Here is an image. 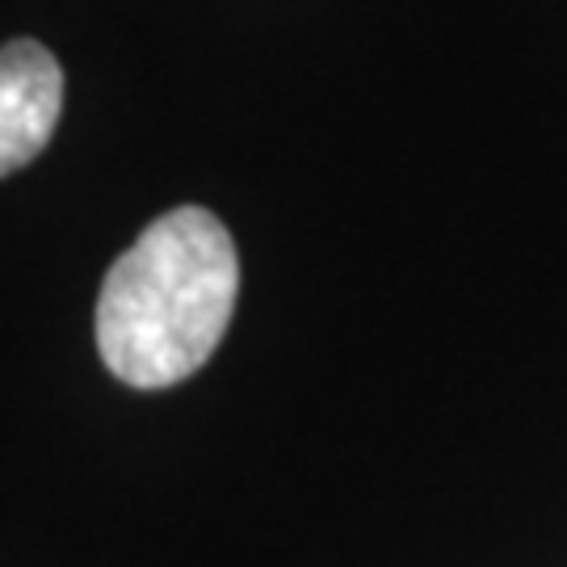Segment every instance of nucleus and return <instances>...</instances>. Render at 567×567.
<instances>
[{
    "mask_svg": "<svg viewBox=\"0 0 567 567\" xmlns=\"http://www.w3.org/2000/svg\"><path fill=\"white\" fill-rule=\"evenodd\" d=\"M240 295L236 244L210 210L177 206L110 265L97 295V353L126 386L164 391L219 349Z\"/></svg>",
    "mask_w": 567,
    "mask_h": 567,
    "instance_id": "obj_1",
    "label": "nucleus"
},
{
    "mask_svg": "<svg viewBox=\"0 0 567 567\" xmlns=\"http://www.w3.org/2000/svg\"><path fill=\"white\" fill-rule=\"evenodd\" d=\"M63 68L34 39H9L0 51V173L13 177L39 156L60 126Z\"/></svg>",
    "mask_w": 567,
    "mask_h": 567,
    "instance_id": "obj_2",
    "label": "nucleus"
}]
</instances>
